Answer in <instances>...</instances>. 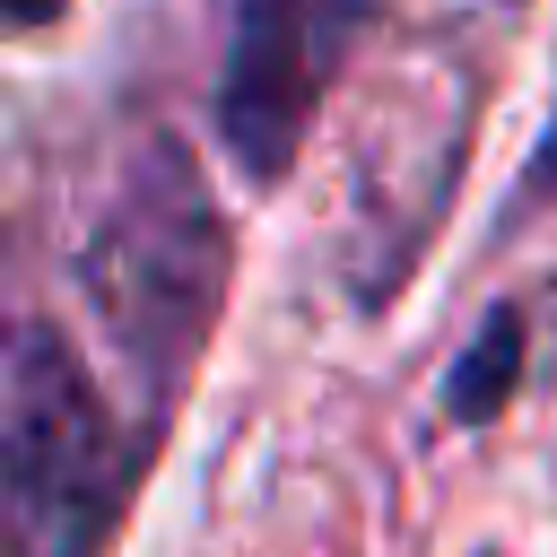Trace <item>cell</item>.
Segmentation results:
<instances>
[{
  "instance_id": "6da1fadb",
  "label": "cell",
  "mask_w": 557,
  "mask_h": 557,
  "mask_svg": "<svg viewBox=\"0 0 557 557\" xmlns=\"http://www.w3.org/2000/svg\"><path fill=\"white\" fill-rule=\"evenodd\" d=\"M148 470V435L87 357L26 322L0 366V557H104Z\"/></svg>"
},
{
  "instance_id": "3957f363",
  "label": "cell",
  "mask_w": 557,
  "mask_h": 557,
  "mask_svg": "<svg viewBox=\"0 0 557 557\" xmlns=\"http://www.w3.org/2000/svg\"><path fill=\"white\" fill-rule=\"evenodd\" d=\"M366 0H235L226 70H218V139L244 183H278L348 70Z\"/></svg>"
},
{
  "instance_id": "277c9868",
  "label": "cell",
  "mask_w": 557,
  "mask_h": 557,
  "mask_svg": "<svg viewBox=\"0 0 557 557\" xmlns=\"http://www.w3.org/2000/svg\"><path fill=\"white\" fill-rule=\"evenodd\" d=\"M513 383H522V313L496 305V313L470 331L461 366L444 374V409H453L461 426H470V418H496V409L513 400Z\"/></svg>"
},
{
  "instance_id": "7a4b0ae2",
  "label": "cell",
  "mask_w": 557,
  "mask_h": 557,
  "mask_svg": "<svg viewBox=\"0 0 557 557\" xmlns=\"http://www.w3.org/2000/svg\"><path fill=\"white\" fill-rule=\"evenodd\" d=\"M218 270H226V235L209 218V191H200L191 157L174 139H157L87 244V296L104 305L122 357L148 374V418H165V400L183 392V374L209 339Z\"/></svg>"
},
{
  "instance_id": "5b68a950",
  "label": "cell",
  "mask_w": 557,
  "mask_h": 557,
  "mask_svg": "<svg viewBox=\"0 0 557 557\" xmlns=\"http://www.w3.org/2000/svg\"><path fill=\"white\" fill-rule=\"evenodd\" d=\"M52 17H70V0H0V35H44Z\"/></svg>"
}]
</instances>
